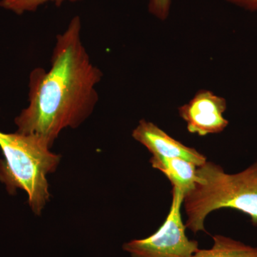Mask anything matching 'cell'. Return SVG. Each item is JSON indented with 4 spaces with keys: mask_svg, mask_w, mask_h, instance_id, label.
Here are the masks:
<instances>
[{
    "mask_svg": "<svg viewBox=\"0 0 257 257\" xmlns=\"http://www.w3.org/2000/svg\"><path fill=\"white\" fill-rule=\"evenodd\" d=\"M82 28L80 17H74L56 37L50 68L32 71L28 106L15 119L17 133L33 135L50 149L64 130L84 122L99 100L103 74L83 44Z\"/></svg>",
    "mask_w": 257,
    "mask_h": 257,
    "instance_id": "6da1fadb",
    "label": "cell"
},
{
    "mask_svg": "<svg viewBox=\"0 0 257 257\" xmlns=\"http://www.w3.org/2000/svg\"><path fill=\"white\" fill-rule=\"evenodd\" d=\"M194 189L184 198L185 226L194 233L204 231V221L212 211L231 208L247 214L257 226V162L236 174L206 162L197 168Z\"/></svg>",
    "mask_w": 257,
    "mask_h": 257,
    "instance_id": "7a4b0ae2",
    "label": "cell"
},
{
    "mask_svg": "<svg viewBox=\"0 0 257 257\" xmlns=\"http://www.w3.org/2000/svg\"><path fill=\"white\" fill-rule=\"evenodd\" d=\"M0 181L10 193L23 189L34 213L40 215L50 200L47 177L57 170L61 157L36 137L0 131Z\"/></svg>",
    "mask_w": 257,
    "mask_h": 257,
    "instance_id": "3957f363",
    "label": "cell"
},
{
    "mask_svg": "<svg viewBox=\"0 0 257 257\" xmlns=\"http://www.w3.org/2000/svg\"><path fill=\"white\" fill-rule=\"evenodd\" d=\"M172 202L165 222L155 234L143 239L132 240L123 245V249L132 257H192L199 245L186 235L181 207L184 194L172 187Z\"/></svg>",
    "mask_w": 257,
    "mask_h": 257,
    "instance_id": "277c9868",
    "label": "cell"
},
{
    "mask_svg": "<svg viewBox=\"0 0 257 257\" xmlns=\"http://www.w3.org/2000/svg\"><path fill=\"white\" fill-rule=\"evenodd\" d=\"M226 109L224 98L210 91L201 90L179 108V114L187 123L189 133L203 137L224 131L229 124L224 116Z\"/></svg>",
    "mask_w": 257,
    "mask_h": 257,
    "instance_id": "5b68a950",
    "label": "cell"
},
{
    "mask_svg": "<svg viewBox=\"0 0 257 257\" xmlns=\"http://www.w3.org/2000/svg\"><path fill=\"white\" fill-rule=\"evenodd\" d=\"M132 135L151 152L152 156L178 157L192 162L197 167L207 162V157L202 154L177 141L151 121L142 119Z\"/></svg>",
    "mask_w": 257,
    "mask_h": 257,
    "instance_id": "8992f818",
    "label": "cell"
},
{
    "mask_svg": "<svg viewBox=\"0 0 257 257\" xmlns=\"http://www.w3.org/2000/svg\"><path fill=\"white\" fill-rule=\"evenodd\" d=\"M150 162L153 168L169 179L172 187L179 189L184 196L194 189L197 179V166L192 162L178 157L162 156H152Z\"/></svg>",
    "mask_w": 257,
    "mask_h": 257,
    "instance_id": "52a82bcc",
    "label": "cell"
},
{
    "mask_svg": "<svg viewBox=\"0 0 257 257\" xmlns=\"http://www.w3.org/2000/svg\"><path fill=\"white\" fill-rule=\"evenodd\" d=\"M214 245L209 249H198L192 257H257V247L228 236H212Z\"/></svg>",
    "mask_w": 257,
    "mask_h": 257,
    "instance_id": "ba28073f",
    "label": "cell"
},
{
    "mask_svg": "<svg viewBox=\"0 0 257 257\" xmlns=\"http://www.w3.org/2000/svg\"><path fill=\"white\" fill-rule=\"evenodd\" d=\"M84 0H0V7L15 15H23L27 13H35L40 7L53 3L60 7L65 3H76Z\"/></svg>",
    "mask_w": 257,
    "mask_h": 257,
    "instance_id": "9c48e42d",
    "label": "cell"
},
{
    "mask_svg": "<svg viewBox=\"0 0 257 257\" xmlns=\"http://www.w3.org/2000/svg\"><path fill=\"white\" fill-rule=\"evenodd\" d=\"M172 0H149L148 11L150 14L162 21L170 15Z\"/></svg>",
    "mask_w": 257,
    "mask_h": 257,
    "instance_id": "30bf717a",
    "label": "cell"
},
{
    "mask_svg": "<svg viewBox=\"0 0 257 257\" xmlns=\"http://www.w3.org/2000/svg\"><path fill=\"white\" fill-rule=\"evenodd\" d=\"M230 4L250 12H257V0H224Z\"/></svg>",
    "mask_w": 257,
    "mask_h": 257,
    "instance_id": "8fae6325",
    "label": "cell"
}]
</instances>
